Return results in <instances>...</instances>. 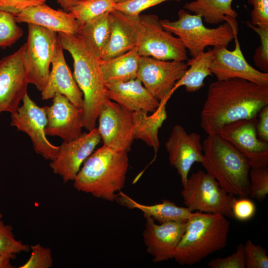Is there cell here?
<instances>
[{
	"mask_svg": "<svg viewBox=\"0 0 268 268\" xmlns=\"http://www.w3.org/2000/svg\"><path fill=\"white\" fill-rule=\"evenodd\" d=\"M268 105V86L241 78L217 80L208 86L201 113V127L208 134L225 125L257 117Z\"/></svg>",
	"mask_w": 268,
	"mask_h": 268,
	"instance_id": "cell-1",
	"label": "cell"
},
{
	"mask_svg": "<svg viewBox=\"0 0 268 268\" xmlns=\"http://www.w3.org/2000/svg\"><path fill=\"white\" fill-rule=\"evenodd\" d=\"M58 39L73 59V75L83 95V127L91 131L95 128L101 108L109 100L100 68L101 59L78 35L58 33Z\"/></svg>",
	"mask_w": 268,
	"mask_h": 268,
	"instance_id": "cell-2",
	"label": "cell"
},
{
	"mask_svg": "<svg viewBox=\"0 0 268 268\" xmlns=\"http://www.w3.org/2000/svg\"><path fill=\"white\" fill-rule=\"evenodd\" d=\"M128 168L127 152L103 145L84 162L73 181V186L78 192L114 201L125 186Z\"/></svg>",
	"mask_w": 268,
	"mask_h": 268,
	"instance_id": "cell-3",
	"label": "cell"
},
{
	"mask_svg": "<svg viewBox=\"0 0 268 268\" xmlns=\"http://www.w3.org/2000/svg\"><path fill=\"white\" fill-rule=\"evenodd\" d=\"M230 223L225 216L194 212L174 253L181 265L192 266L227 245Z\"/></svg>",
	"mask_w": 268,
	"mask_h": 268,
	"instance_id": "cell-4",
	"label": "cell"
},
{
	"mask_svg": "<svg viewBox=\"0 0 268 268\" xmlns=\"http://www.w3.org/2000/svg\"><path fill=\"white\" fill-rule=\"evenodd\" d=\"M201 163L227 193L247 197L250 192V166L245 158L229 142L215 133L203 140Z\"/></svg>",
	"mask_w": 268,
	"mask_h": 268,
	"instance_id": "cell-5",
	"label": "cell"
},
{
	"mask_svg": "<svg viewBox=\"0 0 268 268\" xmlns=\"http://www.w3.org/2000/svg\"><path fill=\"white\" fill-rule=\"evenodd\" d=\"M178 16L175 21L160 20L161 24L166 31L178 36L192 58L204 52L207 46L227 48L238 35V23L234 18L210 28L203 24L200 15L191 14L185 9H180Z\"/></svg>",
	"mask_w": 268,
	"mask_h": 268,
	"instance_id": "cell-6",
	"label": "cell"
},
{
	"mask_svg": "<svg viewBox=\"0 0 268 268\" xmlns=\"http://www.w3.org/2000/svg\"><path fill=\"white\" fill-rule=\"evenodd\" d=\"M184 203L191 211L219 214L232 218L234 196L228 194L210 175L202 170L192 174L183 187Z\"/></svg>",
	"mask_w": 268,
	"mask_h": 268,
	"instance_id": "cell-7",
	"label": "cell"
},
{
	"mask_svg": "<svg viewBox=\"0 0 268 268\" xmlns=\"http://www.w3.org/2000/svg\"><path fill=\"white\" fill-rule=\"evenodd\" d=\"M136 47L141 57L163 61L188 60L187 49L181 40L166 31L155 14L139 15Z\"/></svg>",
	"mask_w": 268,
	"mask_h": 268,
	"instance_id": "cell-8",
	"label": "cell"
},
{
	"mask_svg": "<svg viewBox=\"0 0 268 268\" xmlns=\"http://www.w3.org/2000/svg\"><path fill=\"white\" fill-rule=\"evenodd\" d=\"M58 33L41 26L28 24V36L25 44L24 61L29 83L38 90L44 88L50 74Z\"/></svg>",
	"mask_w": 268,
	"mask_h": 268,
	"instance_id": "cell-9",
	"label": "cell"
},
{
	"mask_svg": "<svg viewBox=\"0 0 268 268\" xmlns=\"http://www.w3.org/2000/svg\"><path fill=\"white\" fill-rule=\"evenodd\" d=\"M22 102V105L11 114L10 125L29 136L37 154L45 159L54 160L57 156L59 146L53 145L46 137V106L37 105L28 93L24 97Z\"/></svg>",
	"mask_w": 268,
	"mask_h": 268,
	"instance_id": "cell-10",
	"label": "cell"
},
{
	"mask_svg": "<svg viewBox=\"0 0 268 268\" xmlns=\"http://www.w3.org/2000/svg\"><path fill=\"white\" fill-rule=\"evenodd\" d=\"M188 68L183 61H163L140 56L136 78L159 101H168L176 83Z\"/></svg>",
	"mask_w": 268,
	"mask_h": 268,
	"instance_id": "cell-11",
	"label": "cell"
},
{
	"mask_svg": "<svg viewBox=\"0 0 268 268\" xmlns=\"http://www.w3.org/2000/svg\"><path fill=\"white\" fill-rule=\"evenodd\" d=\"M133 113L110 99L104 104L97 119L103 145L118 151L131 150L134 139Z\"/></svg>",
	"mask_w": 268,
	"mask_h": 268,
	"instance_id": "cell-12",
	"label": "cell"
},
{
	"mask_svg": "<svg viewBox=\"0 0 268 268\" xmlns=\"http://www.w3.org/2000/svg\"><path fill=\"white\" fill-rule=\"evenodd\" d=\"M25 44L0 60V114L15 112L27 93Z\"/></svg>",
	"mask_w": 268,
	"mask_h": 268,
	"instance_id": "cell-13",
	"label": "cell"
},
{
	"mask_svg": "<svg viewBox=\"0 0 268 268\" xmlns=\"http://www.w3.org/2000/svg\"><path fill=\"white\" fill-rule=\"evenodd\" d=\"M257 117L226 124L216 132L229 142L247 160L251 168L267 167L268 142L257 135Z\"/></svg>",
	"mask_w": 268,
	"mask_h": 268,
	"instance_id": "cell-14",
	"label": "cell"
},
{
	"mask_svg": "<svg viewBox=\"0 0 268 268\" xmlns=\"http://www.w3.org/2000/svg\"><path fill=\"white\" fill-rule=\"evenodd\" d=\"M97 128L82 133L77 138L64 141L59 146L56 158L50 163L53 173L59 175L64 183L73 181L82 164L93 153L100 142Z\"/></svg>",
	"mask_w": 268,
	"mask_h": 268,
	"instance_id": "cell-15",
	"label": "cell"
},
{
	"mask_svg": "<svg viewBox=\"0 0 268 268\" xmlns=\"http://www.w3.org/2000/svg\"><path fill=\"white\" fill-rule=\"evenodd\" d=\"M235 35V48L229 51L225 47H213L214 56L210 69L217 80L232 78L245 79L263 86H268V72L258 70L246 61Z\"/></svg>",
	"mask_w": 268,
	"mask_h": 268,
	"instance_id": "cell-16",
	"label": "cell"
},
{
	"mask_svg": "<svg viewBox=\"0 0 268 268\" xmlns=\"http://www.w3.org/2000/svg\"><path fill=\"white\" fill-rule=\"evenodd\" d=\"M165 146L170 163L176 169L184 187L192 165L196 162L201 163L203 159L201 135L195 132L188 133L182 126L176 125Z\"/></svg>",
	"mask_w": 268,
	"mask_h": 268,
	"instance_id": "cell-17",
	"label": "cell"
},
{
	"mask_svg": "<svg viewBox=\"0 0 268 268\" xmlns=\"http://www.w3.org/2000/svg\"><path fill=\"white\" fill-rule=\"evenodd\" d=\"M46 106V135L58 136L64 141H68L82 134L83 109L76 107L66 96L59 93L52 98V104Z\"/></svg>",
	"mask_w": 268,
	"mask_h": 268,
	"instance_id": "cell-18",
	"label": "cell"
},
{
	"mask_svg": "<svg viewBox=\"0 0 268 268\" xmlns=\"http://www.w3.org/2000/svg\"><path fill=\"white\" fill-rule=\"evenodd\" d=\"M145 218L143 237L147 253L152 257L155 263L173 259L187 221H169L157 224L152 217Z\"/></svg>",
	"mask_w": 268,
	"mask_h": 268,
	"instance_id": "cell-19",
	"label": "cell"
},
{
	"mask_svg": "<svg viewBox=\"0 0 268 268\" xmlns=\"http://www.w3.org/2000/svg\"><path fill=\"white\" fill-rule=\"evenodd\" d=\"M52 69L47 83L41 92V99H51L56 93L66 96L73 104L83 109V95L78 86L63 53V49L57 43L52 62Z\"/></svg>",
	"mask_w": 268,
	"mask_h": 268,
	"instance_id": "cell-20",
	"label": "cell"
},
{
	"mask_svg": "<svg viewBox=\"0 0 268 268\" xmlns=\"http://www.w3.org/2000/svg\"><path fill=\"white\" fill-rule=\"evenodd\" d=\"M13 15L17 23L35 24L57 33L77 35L79 32V24L70 12L56 10L45 3L29 7Z\"/></svg>",
	"mask_w": 268,
	"mask_h": 268,
	"instance_id": "cell-21",
	"label": "cell"
},
{
	"mask_svg": "<svg viewBox=\"0 0 268 268\" xmlns=\"http://www.w3.org/2000/svg\"><path fill=\"white\" fill-rule=\"evenodd\" d=\"M110 37L102 60L123 54L136 45L139 15L130 16L114 10L110 12Z\"/></svg>",
	"mask_w": 268,
	"mask_h": 268,
	"instance_id": "cell-22",
	"label": "cell"
},
{
	"mask_svg": "<svg viewBox=\"0 0 268 268\" xmlns=\"http://www.w3.org/2000/svg\"><path fill=\"white\" fill-rule=\"evenodd\" d=\"M109 99L134 112H154L160 101L153 96L137 78L125 82L106 83Z\"/></svg>",
	"mask_w": 268,
	"mask_h": 268,
	"instance_id": "cell-23",
	"label": "cell"
},
{
	"mask_svg": "<svg viewBox=\"0 0 268 268\" xmlns=\"http://www.w3.org/2000/svg\"><path fill=\"white\" fill-rule=\"evenodd\" d=\"M121 205L131 209L140 210L144 217H151L159 223L169 221H187L194 212L187 207L177 205L167 200L153 205L140 204L120 191L116 200Z\"/></svg>",
	"mask_w": 268,
	"mask_h": 268,
	"instance_id": "cell-24",
	"label": "cell"
},
{
	"mask_svg": "<svg viewBox=\"0 0 268 268\" xmlns=\"http://www.w3.org/2000/svg\"><path fill=\"white\" fill-rule=\"evenodd\" d=\"M167 102L166 100L160 101L158 108L150 116L148 112L141 110L133 113L134 139H140L152 147L154 159L160 146L158 131L167 118Z\"/></svg>",
	"mask_w": 268,
	"mask_h": 268,
	"instance_id": "cell-25",
	"label": "cell"
},
{
	"mask_svg": "<svg viewBox=\"0 0 268 268\" xmlns=\"http://www.w3.org/2000/svg\"><path fill=\"white\" fill-rule=\"evenodd\" d=\"M140 56L136 47L118 56L100 61L105 83L125 82L137 77Z\"/></svg>",
	"mask_w": 268,
	"mask_h": 268,
	"instance_id": "cell-26",
	"label": "cell"
},
{
	"mask_svg": "<svg viewBox=\"0 0 268 268\" xmlns=\"http://www.w3.org/2000/svg\"><path fill=\"white\" fill-rule=\"evenodd\" d=\"M213 56V49H209L195 58L188 59L187 65L190 67L176 83L172 93L181 86H184L186 91L189 93L196 92L204 86V79L209 75H212L210 66Z\"/></svg>",
	"mask_w": 268,
	"mask_h": 268,
	"instance_id": "cell-27",
	"label": "cell"
},
{
	"mask_svg": "<svg viewBox=\"0 0 268 268\" xmlns=\"http://www.w3.org/2000/svg\"><path fill=\"white\" fill-rule=\"evenodd\" d=\"M233 0H195L186 3L183 7L201 15L203 21L207 24H218L238 16V13L232 7Z\"/></svg>",
	"mask_w": 268,
	"mask_h": 268,
	"instance_id": "cell-28",
	"label": "cell"
},
{
	"mask_svg": "<svg viewBox=\"0 0 268 268\" xmlns=\"http://www.w3.org/2000/svg\"><path fill=\"white\" fill-rule=\"evenodd\" d=\"M110 12L106 13L80 26L78 34L100 59L108 45L110 37Z\"/></svg>",
	"mask_w": 268,
	"mask_h": 268,
	"instance_id": "cell-29",
	"label": "cell"
},
{
	"mask_svg": "<svg viewBox=\"0 0 268 268\" xmlns=\"http://www.w3.org/2000/svg\"><path fill=\"white\" fill-rule=\"evenodd\" d=\"M115 4L113 0H84L77 1L70 12L80 26L114 10Z\"/></svg>",
	"mask_w": 268,
	"mask_h": 268,
	"instance_id": "cell-30",
	"label": "cell"
},
{
	"mask_svg": "<svg viewBox=\"0 0 268 268\" xmlns=\"http://www.w3.org/2000/svg\"><path fill=\"white\" fill-rule=\"evenodd\" d=\"M29 250V245L15 238L13 227L4 223L2 214L0 212V255H8L14 259L17 254Z\"/></svg>",
	"mask_w": 268,
	"mask_h": 268,
	"instance_id": "cell-31",
	"label": "cell"
},
{
	"mask_svg": "<svg viewBox=\"0 0 268 268\" xmlns=\"http://www.w3.org/2000/svg\"><path fill=\"white\" fill-rule=\"evenodd\" d=\"M12 13L0 10V47H10L18 41L23 34Z\"/></svg>",
	"mask_w": 268,
	"mask_h": 268,
	"instance_id": "cell-32",
	"label": "cell"
},
{
	"mask_svg": "<svg viewBox=\"0 0 268 268\" xmlns=\"http://www.w3.org/2000/svg\"><path fill=\"white\" fill-rule=\"evenodd\" d=\"M250 192L251 198L263 201L268 194L267 167L251 168L249 172Z\"/></svg>",
	"mask_w": 268,
	"mask_h": 268,
	"instance_id": "cell-33",
	"label": "cell"
},
{
	"mask_svg": "<svg viewBox=\"0 0 268 268\" xmlns=\"http://www.w3.org/2000/svg\"><path fill=\"white\" fill-rule=\"evenodd\" d=\"M245 23L258 34L260 39V45L256 49L253 57L254 64L259 70L268 72V29L255 26L249 21Z\"/></svg>",
	"mask_w": 268,
	"mask_h": 268,
	"instance_id": "cell-34",
	"label": "cell"
},
{
	"mask_svg": "<svg viewBox=\"0 0 268 268\" xmlns=\"http://www.w3.org/2000/svg\"><path fill=\"white\" fill-rule=\"evenodd\" d=\"M245 266L246 268H268V256L262 246L248 239L244 244Z\"/></svg>",
	"mask_w": 268,
	"mask_h": 268,
	"instance_id": "cell-35",
	"label": "cell"
},
{
	"mask_svg": "<svg viewBox=\"0 0 268 268\" xmlns=\"http://www.w3.org/2000/svg\"><path fill=\"white\" fill-rule=\"evenodd\" d=\"M31 255L19 268H50L53 265L51 249L40 244L30 246Z\"/></svg>",
	"mask_w": 268,
	"mask_h": 268,
	"instance_id": "cell-36",
	"label": "cell"
},
{
	"mask_svg": "<svg viewBox=\"0 0 268 268\" xmlns=\"http://www.w3.org/2000/svg\"><path fill=\"white\" fill-rule=\"evenodd\" d=\"M181 0H128L116 3L115 10L130 16H138L142 11L167 1Z\"/></svg>",
	"mask_w": 268,
	"mask_h": 268,
	"instance_id": "cell-37",
	"label": "cell"
},
{
	"mask_svg": "<svg viewBox=\"0 0 268 268\" xmlns=\"http://www.w3.org/2000/svg\"><path fill=\"white\" fill-rule=\"evenodd\" d=\"M207 266L210 268H245L244 244H239L236 251L230 256L210 261Z\"/></svg>",
	"mask_w": 268,
	"mask_h": 268,
	"instance_id": "cell-38",
	"label": "cell"
},
{
	"mask_svg": "<svg viewBox=\"0 0 268 268\" xmlns=\"http://www.w3.org/2000/svg\"><path fill=\"white\" fill-rule=\"evenodd\" d=\"M256 212V207L252 200L247 197L234 198L232 205L233 218L240 221L252 219Z\"/></svg>",
	"mask_w": 268,
	"mask_h": 268,
	"instance_id": "cell-39",
	"label": "cell"
},
{
	"mask_svg": "<svg viewBox=\"0 0 268 268\" xmlns=\"http://www.w3.org/2000/svg\"><path fill=\"white\" fill-rule=\"evenodd\" d=\"M253 6L251 23L268 29V0H248Z\"/></svg>",
	"mask_w": 268,
	"mask_h": 268,
	"instance_id": "cell-40",
	"label": "cell"
},
{
	"mask_svg": "<svg viewBox=\"0 0 268 268\" xmlns=\"http://www.w3.org/2000/svg\"><path fill=\"white\" fill-rule=\"evenodd\" d=\"M46 0H0V10L16 14L29 7L44 4Z\"/></svg>",
	"mask_w": 268,
	"mask_h": 268,
	"instance_id": "cell-41",
	"label": "cell"
},
{
	"mask_svg": "<svg viewBox=\"0 0 268 268\" xmlns=\"http://www.w3.org/2000/svg\"><path fill=\"white\" fill-rule=\"evenodd\" d=\"M256 130L258 138L268 142V105L263 107L258 113Z\"/></svg>",
	"mask_w": 268,
	"mask_h": 268,
	"instance_id": "cell-42",
	"label": "cell"
},
{
	"mask_svg": "<svg viewBox=\"0 0 268 268\" xmlns=\"http://www.w3.org/2000/svg\"><path fill=\"white\" fill-rule=\"evenodd\" d=\"M57 2L61 6L63 10L70 12L72 8L75 5L76 0H56Z\"/></svg>",
	"mask_w": 268,
	"mask_h": 268,
	"instance_id": "cell-43",
	"label": "cell"
},
{
	"mask_svg": "<svg viewBox=\"0 0 268 268\" xmlns=\"http://www.w3.org/2000/svg\"><path fill=\"white\" fill-rule=\"evenodd\" d=\"M13 259V258L9 256L0 255V268H13L11 264V260Z\"/></svg>",
	"mask_w": 268,
	"mask_h": 268,
	"instance_id": "cell-44",
	"label": "cell"
},
{
	"mask_svg": "<svg viewBox=\"0 0 268 268\" xmlns=\"http://www.w3.org/2000/svg\"><path fill=\"white\" fill-rule=\"evenodd\" d=\"M116 3L123 2L128 0H113Z\"/></svg>",
	"mask_w": 268,
	"mask_h": 268,
	"instance_id": "cell-45",
	"label": "cell"
},
{
	"mask_svg": "<svg viewBox=\"0 0 268 268\" xmlns=\"http://www.w3.org/2000/svg\"><path fill=\"white\" fill-rule=\"evenodd\" d=\"M76 0V1L77 2V1H82V0Z\"/></svg>",
	"mask_w": 268,
	"mask_h": 268,
	"instance_id": "cell-46",
	"label": "cell"
}]
</instances>
